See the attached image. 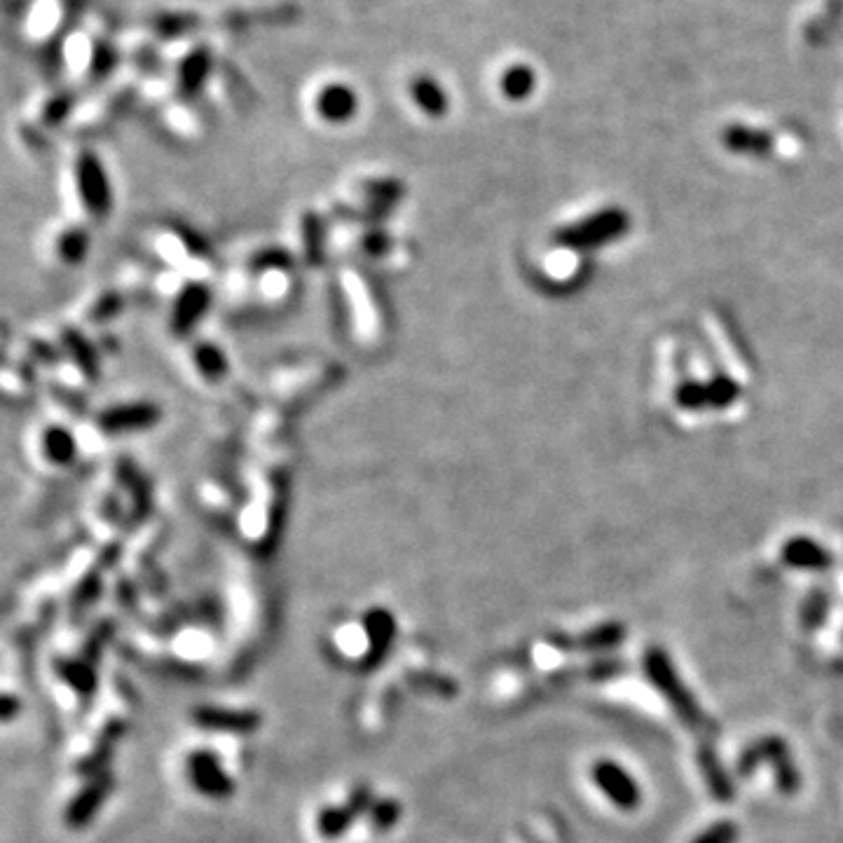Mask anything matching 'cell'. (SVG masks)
<instances>
[{"label": "cell", "instance_id": "obj_3", "mask_svg": "<svg viewBox=\"0 0 843 843\" xmlns=\"http://www.w3.org/2000/svg\"><path fill=\"white\" fill-rule=\"evenodd\" d=\"M593 780L600 787V792L612 801L621 811H633L640 804V787L635 780L614 762H595L593 764Z\"/></svg>", "mask_w": 843, "mask_h": 843}, {"label": "cell", "instance_id": "obj_14", "mask_svg": "<svg viewBox=\"0 0 843 843\" xmlns=\"http://www.w3.org/2000/svg\"><path fill=\"white\" fill-rule=\"evenodd\" d=\"M195 361L204 373V378H223V373H228V361H225V356L218 352L214 345H209V342L197 347Z\"/></svg>", "mask_w": 843, "mask_h": 843}, {"label": "cell", "instance_id": "obj_7", "mask_svg": "<svg viewBox=\"0 0 843 843\" xmlns=\"http://www.w3.org/2000/svg\"><path fill=\"white\" fill-rule=\"evenodd\" d=\"M780 558H783L785 565L794 567V570L822 572L827 570V567H832V553L811 537L787 539L783 544V551H780Z\"/></svg>", "mask_w": 843, "mask_h": 843}, {"label": "cell", "instance_id": "obj_5", "mask_svg": "<svg viewBox=\"0 0 843 843\" xmlns=\"http://www.w3.org/2000/svg\"><path fill=\"white\" fill-rule=\"evenodd\" d=\"M160 420V410L153 403H125V406L108 408L101 415V427L108 434H132V431L150 429Z\"/></svg>", "mask_w": 843, "mask_h": 843}, {"label": "cell", "instance_id": "obj_10", "mask_svg": "<svg viewBox=\"0 0 843 843\" xmlns=\"http://www.w3.org/2000/svg\"><path fill=\"white\" fill-rule=\"evenodd\" d=\"M317 108L326 120L342 122V120H347L354 111V97L347 92V89L331 87L321 94Z\"/></svg>", "mask_w": 843, "mask_h": 843}, {"label": "cell", "instance_id": "obj_2", "mask_svg": "<svg viewBox=\"0 0 843 843\" xmlns=\"http://www.w3.org/2000/svg\"><path fill=\"white\" fill-rule=\"evenodd\" d=\"M644 668H647V675L651 682L659 687L663 694L670 698V703L680 710V715L687 719V722L696 724L701 715H698V705L687 696V691L682 689L680 680H677L673 666H670L668 656L663 654L661 649H651L647 654V661H644Z\"/></svg>", "mask_w": 843, "mask_h": 843}, {"label": "cell", "instance_id": "obj_15", "mask_svg": "<svg viewBox=\"0 0 843 843\" xmlns=\"http://www.w3.org/2000/svg\"><path fill=\"white\" fill-rule=\"evenodd\" d=\"M59 251H61V256H64L71 265L80 263L82 256H85V251H87V237L82 235L80 230L66 232V235L61 237Z\"/></svg>", "mask_w": 843, "mask_h": 843}, {"label": "cell", "instance_id": "obj_6", "mask_svg": "<svg viewBox=\"0 0 843 843\" xmlns=\"http://www.w3.org/2000/svg\"><path fill=\"white\" fill-rule=\"evenodd\" d=\"M722 143H724V148L733 155L757 157V160H766V157H771L773 148H776V141H773L771 134L762 132V129L747 127V125L724 127Z\"/></svg>", "mask_w": 843, "mask_h": 843}, {"label": "cell", "instance_id": "obj_13", "mask_svg": "<svg viewBox=\"0 0 843 843\" xmlns=\"http://www.w3.org/2000/svg\"><path fill=\"white\" fill-rule=\"evenodd\" d=\"M708 396L712 410H724L740 399V385L729 375H715L708 382Z\"/></svg>", "mask_w": 843, "mask_h": 843}, {"label": "cell", "instance_id": "obj_11", "mask_svg": "<svg viewBox=\"0 0 843 843\" xmlns=\"http://www.w3.org/2000/svg\"><path fill=\"white\" fill-rule=\"evenodd\" d=\"M537 78L530 66H513L502 75V94L511 101H523L534 92Z\"/></svg>", "mask_w": 843, "mask_h": 843}, {"label": "cell", "instance_id": "obj_8", "mask_svg": "<svg viewBox=\"0 0 843 843\" xmlns=\"http://www.w3.org/2000/svg\"><path fill=\"white\" fill-rule=\"evenodd\" d=\"M211 296L209 291L204 289L202 284H190L181 291V296L176 298L174 312H171V326H174L176 333L190 331L204 312L209 310Z\"/></svg>", "mask_w": 843, "mask_h": 843}, {"label": "cell", "instance_id": "obj_16", "mask_svg": "<svg viewBox=\"0 0 843 843\" xmlns=\"http://www.w3.org/2000/svg\"><path fill=\"white\" fill-rule=\"evenodd\" d=\"M738 827L733 822H717L715 827L705 829L694 843H736Z\"/></svg>", "mask_w": 843, "mask_h": 843}, {"label": "cell", "instance_id": "obj_12", "mask_svg": "<svg viewBox=\"0 0 843 843\" xmlns=\"http://www.w3.org/2000/svg\"><path fill=\"white\" fill-rule=\"evenodd\" d=\"M675 403L682 410H691V413H698V410L710 408V396H708V382H696L687 380L677 387L675 392Z\"/></svg>", "mask_w": 843, "mask_h": 843}, {"label": "cell", "instance_id": "obj_4", "mask_svg": "<svg viewBox=\"0 0 843 843\" xmlns=\"http://www.w3.org/2000/svg\"><path fill=\"white\" fill-rule=\"evenodd\" d=\"M78 178H80V188H78L80 200L82 204H85V209L92 216H106L108 211H111L113 197H111V188H108L106 171L101 169V164L97 160H85L80 164Z\"/></svg>", "mask_w": 843, "mask_h": 843}, {"label": "cell", "instance_id": "obj_9", "mask_svg": "<svg viewBox=\"0 0 843 843\" xmlns=\"http://www.w3.org/2000/svg\"><path fill=\"white\" fill-rule=\"evenodd\" d=\"M40 448H43V455L57 466H68L78 457V441H75L71 431L61 427V424H52V427L43 431V436H40Z\"/></svg>", "mask_w": 843, "mask_h": 843}, {"label": "cell", "instance_id": "obj_1", "mask_svg": "<svg viewBox=\"0 0 843 843\" xmlns=\"http://www.w3.org/2000/svg\"><path fill=\"white\" fill-rule=\"evenodd\" d=\"M630 232V214L621 207H607L595 211V214L586 216L584 221H577L572 225H565V228L555 230L553 244L560 246V249L570 251H595L602 249V246L616 242V239H623Z\"/></svg>", "mask_w": 843, "mask_h": 843}]
</instances>
